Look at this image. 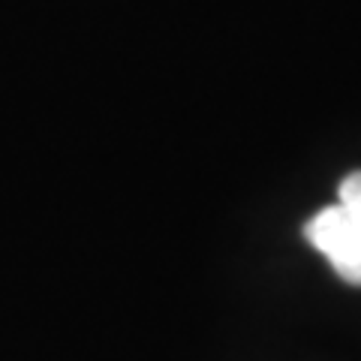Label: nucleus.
I'll return each mask as SVG.
<instances>
[{
    "label": "nucleus",
    "mask_w": 361,
    "mask_h": 361,
    "mask_svg": "<svg viewBox=\"0 0 361 361\" xmlns=\"http://www.w3.org/2000/svg\"><path fill=\"white\" fill-rule=\"evenodd\" d=\"M304 238L331 262L334 274L349 286H361V220L341 205L322 208L304 226Z\"/></svg>",
    "instance_id": "nucleus-1"
},
{
    "label": "nucleus",
    "mask_w": 361,
    "mask_h": 361,
    "mask_svg": "<svg viewBox=\"0 0 361 361\" xmlns=\"http://www.w3.org/2000/svg\"><path fill=\"white\" fill-rule=\"evenodd\" d=\"M346 214L361 220V172H353L341 180V202H337Z\"/></svg>",
    "instance_id": "nucleus-2"
}]
</instances>
